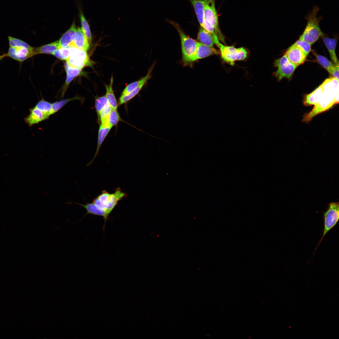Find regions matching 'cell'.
I'll return each instance as SVG.
<instances>
[{
    "instance_id": "obj_1",
    "label": "cell",
    "mask_w": 339,
    "mask_h": 339,
    "mask_svg": "<svg viewBox=\"0 0 339 339\" xmlns=\"http://www.w3.org/2000/svg\"><path fill=\"white\" fill-rule=\"evenodd\" d=\"M339 81L334 78L326 80L321 85L323 91L318 102L309 112L304 114L303 122L307 123L315 116L331 108L339 102Z\"/></svg>"
},
{
    "instance_id": "obj_21",
    "label": "cell",
    "mask_w": 339,
    "mask_h": 339,
    "mask_svg": "<svg viewBox=\"0 0 339 339\" xmlns=\"http://www.w3.org/2000/svg\"><path fill=\"white\" fill-rule=\"evenodd\" d=\"M322 91L321 85L311 93L305 95L303 100L304 105L306 106L315 105L318 102Z\"/></svg>"
},
{
    "instance_id": "obj_4",
    "label": "cell",
    "mask_w": 339,
    "mask_h": 339,
    "mask_svg": "<svg viewBox=\"0 0 339 339\" xmlns=\"http://www.w3.org/2000/svg\"><path fill=\"white\" fill-rule=\"evenodd\" d=\"M169 22L175 28L179 35L183 61L186 64L189 63L195 53L198 42L186 35L178 24L170 21Z\"/></svg>"
},
{
    "instance_id": "obj_26",
    "label": "cell",
    "mask_w": 339,
    "mask_h": 339,
    "mask_svg": "<svg viewBox=\"0 0 339 339\" xmlns=\"http://www.w3.org/2000/svg\"><path fill=\"white\" fill-rule=\"evenodd\" d=\"M314 54L319 63L331 75L336 65L325 57L315 53Z\"/></svg>"
},
{
    "instance_id": "obj_13",
    "label": "cell",
    "mask_w": 339,
    "mask_h": 339,
    "mask_svg": "<svg viewBox=\"0 0 339 339\" xmlns=\"http://www.w3.org/2000/svg\"><path fill=\"white\" fill-rule=\"evenodd\" d=\"M126 196V193L122 192L120 188H116L115 192L111 194L105 205L104 210L110 214L117 205L118 202Z\"/></svg>"
},
{
    "instance_id": "obj_28",
    "label": "cell",
    "mask_w": 339,
    "mask_h": 339,
    "mask_svg": "<svg viewBox=\"0 0 339 339\" xmlns=\"http://www.w3.org/2000/svg\"><path fill=\"white\" fill-rule=\"evenodd\" d=\"M79 13L81 28L90 43L92 41V36L89 24L82 12L80 11Z\"/></svg>"
},
{
    "instance_id": "obj_20",
    "label": "cell",
    "mask_w": 339,
    "mask_h": 339,
    "mask_svg": "<svg viewBox=\"0 0 339 339\" xmlns=\"http://www.w3.org/2000/svg\"><path fill=\"white\" fill-rule=\"evenodd\" d=\"M324 43L329 51L331 58L336 65H339V61L335 52L337 40L335 38L330 39L327 37H322Z\"/></svg>"
},
{
    "instance_id": "obj_31",
    "label": "cell",
    "mask_w": 339,
    "mask_h": 339,
    "mask_svg": "<svg viewBox=\"0 0 339 339\" xmlns=\"http://www.w3.org/2000/svg\"><path fill=\"white\" fill-rule=\"evenodd\" d=\"M144 85V84H141L126 95L121 96L119 99V105L124 104L134 97L139 93Z\"/></svg>"
},
{
    "instance_id": "obj_14",
    "label": "cell",
    "mask_w": 339,
    "mask_h": 339,
    "mask_svg": "<svg viewBox=\"0 0 339 339\" xmlns=\"http://www.w3.org/2000/svg\"><path fill=\"white\" fill-rule=\"evenodd\" d=\"M29 110L30 114L24 118V120L30 127L48 119L42 111L35 107L30 108Z\"/></svg>"
},
{
    "instance_id": "obj_9",
    "label": "cell",
    "mask_w": 339,
    "mask_h": 339,
    "mask_svg": "<svg viewBox=\"0 0 339 339\" xmlns=\"http://www.w3.org/2000/svg\"><path fill=\"white\" fill-rule=\"evenodd\" d=\"M70 47L71 54L66 60V62L71 67L82 69L86 66L92 65V62L90 60L86 51L74 47Z\"/></svg>"
},
{
    "instance_id": "obj_6",
    "label": "cell",
    "mask_w": 339,
    "mask_h": 339,
    "mask_svg": "<svg viewBox=\"0 0 339 339\" xmlns=\"http://www.w3.org/2000/svg\"><path fill=\"white\" fill-rule=\"evenodd\" d=\"M217 46L223 61L231 65H234L236 61L245 60L248 56L247 51L243 47L236 48L233 46L223 45L220 42Z\"/></svg>"
},
{
    "instance_id": "obj_17",
    "label": "cell",
    "mask_w": 339,
    "mask_h": 339,
    "mask_svg": "<svg viewBox=\"0 0 339 339\" xmlns=\"http://www.w3.org/2000/svg\"><path fill=\"white\" fill-rule=\"evenodd\" d=\"M76 30L75 20H74L70 28L59 40V48L69 47L73 40Z\"/></svg>"
},
{
    "instance_id": "obj_11",
    "label": "cell",
    "mask_w": 339,
    "mask_h": 339,
    "mask_svg": "<svg viewBox=\"0 0 339 339\" xmlns=\"http://www.w3.org/2000/svg\"><path fill=\"white\" fill-rule=\"evenodd\" d=\"M218 53L219 52L213 47H210L198 42L196 51L191 59L190 63Z\"/></svg>"
},
{
    "instance_id": "obj_33",
    "label": "cell",
    "mask_w": 339,
    "mask_h": 339,
    "mask_svg": "<svg viewBox=\"0 0 339 339\" xmlns=\"http://www.w3.org/2000/svg\"><path fill=\"white\" fill-rule=\"evenodd\" d=\"M300 49L307 56L311 50V45L308 42L299 39L293 44Z\"/></svg>"
},
{
    "instance_id": "obj_27",
    "label": "cell",
    "mask_w": 339,
    "mask_h": 339,
    "mask_svg": "<svg viewBox=\"0 0 339 339\" xmlns=\"http://www.w3.org/2000/svg\"><path fill=\"white\" fill-rule=\"evenodd\" d=\"M111 109V107L108 103L100 113L98 120H100L101 123L100 125L103 127H110L109 123V119Z\"/></svg>"
},
{
    "instance_id": "obj_35",
    "label": "cell",
    "mask_w": 339,
    "mask_h": 339,
    "mask_svg": "<svg viewBox=\"0 0 339 339\" xmlns=\"http://www.w3.org/2000/svg\"><path fill=\"white\" fill-rule=\"evenodd\" d=\"M64 66L67 75L75 78L78 76L81 71V69H77L71 67L67 62L64 63Z\"/></svg>"
},
{
    "instance_id": "obj_8",
    "label": "cell",
    "mask_w": 339,
    "mask_h": 339,
    "mask_svg": "<svg viewBox=\"0 0 339 339\" xmlns=\"http://www.w3.org/2000/svg\"><path fill=\"white\" fill-rule=\"evenodd\" d=\"M274 66L277 68L274 75L279 81L284 78L290 79L297 67L292 63L285 55L275 60Z\"/></svg>"
},
{
    "instance_id": "obj_16",
    "label": "cell",
    "mask_w": 339,
    "mask_h": 339,
    "mask_svg": "<svg viewBox=\"0 0 339 339\" xmlns=\"http://www.w3.org/2000/svg\"><path fill=\"white\" fill-rule=\"evenodd\" d=\"M197 39L199 42L211 47H213L215 44L217 45L219 42L218 38H215L212 34L202 27L199 30Z\"/></svg>"
},
{
    "instance_id": "obj_32",
    "label": "cell",
    "mask_w": 339,
    "mask_h": 339,
    "mask_svg": "<svg viewBox=\"0 0 339 339\" xmlns=\"http://www.w3.org/2000/svg\"><path fill=\"white\" fill-rule=\"evenodd\" d=\"M108 103V101L105 96L99 97L96 99L95 106L98 119L101 111Z\"/></svg>"
},
{
    "instance_id": "obj_10",
    "label": "cell",
    "mask_w": 339,
    "mask_h": 339,
    "mask_svg": "<svg viewBox=\"0 0 339 339\" xmlns=\"http://www.w3.org/2000/svg\"><path fill=\"white\" fill-rule=\"evenodd\" d=\"M285 55L292 63L297 67L304 62L307 56L293 44L288 49Z\"/></svg>"
},
{
    "instance_id": "obj_3",
    "label": "cell",
    "mask_w": 339,
    "mask_h": 339,
    "mask_svg": "<svg viewBox=\"0 0 339 339\" xmlns=\"http://www.w3.org/2000/svg\"><path fill=\"white\" fill-rule=\"evenodd\" d=\"M202 27L212 34L214 37H218L219 40L225 43L224 37L219 27L215 0L207 4L205 7Z\"/></svg>"
},
{
    "instance_id": "obj_22",
    "label": "cell",
    "mask_w": 339,
    "mask_h": 339,
    "mask_svg": "<svg viewBox=\"0 0 339 339\" xmlns=\"http://www.w3.org/2000/svg\"><path fill=\"white\" fill-rule=\"evenodd\" d=\"M111 128V127L110 126L103 127L101 125H100L98 132L96 151L92 159L87 164V166H89L90 165L98 155L100 147Z\"/></svg>"
},
{
    "instance_id": "obj_18",
    "label": "cell",
    "mask_w": 339,
    "mask_h": 339,
    "mask_svg": "<svg viewBox=\"0 0 339 339\" xmlns=\"http://www.w3.org/2000/svg\"><path fill=\"white\" fill-rule=\"evenodd\" d=\"M84 207L86 210L87 212L84 217L89 214L102 216L105 222L108 218L109 214L104 210L99 208L93 203L87 202L86 204H83L81 203L74 202Z\"/></svg>"
},
{
    "instance_id": "obj_19",
    "label": "cell",
    "mask_w": 339,
    "mask_h": 339,
    "mask_svg": "<svg viewBox=\"0 0 339 339\" xmlns=\"http://www.w3.org/2000/svg\"><path fill=\"white\" fill-rule=\"evenodd\" d=\"M154 65H152L149 68L146 75L141 79L131 83L128 85L122 92L121 96L126 95L134 90L137 87L142 84H145L147 81L149 80L151 76V73Z\"/></svg>"
},
{
    "instance_id": "obj_5",
    "label": "cell",
    "mask_w": 339,
    "mask_h": 339,
    "mask_svg": "<svg viewBox=\"0 0 339 339\" xmlns=\"http://www.w3.org/2000/svg\"><path fill=\"white\" fill-rule=\"evenodd\" d=\"M324 228L322 235L315 253L317 250L323 238L327 233L337 224L339 219V206L338 202L330 203L327 210L323 213Z\"/></svg>"
},
{
    "instance_id": "obj_12",
    "label": "cell",
    "mask_w": 339,
    "mask_h": 339,
    "mask_svg": "<svg viewBox=\"0 0 339 339\" xmlns=\"http://www.w3.org/2000/svg\"><path fill=\"white\" fill-rule=\"evenodd\" d=\"M89 43L81 28L78 27L69 47H74L87 51L89 47Z\"/></svg>"
},
{
    "instance_id": "obj_23",
    "label": "cell",
    "mask_w": 339,
    "mask_h": 339,
    "mask_svg": "<svg viewBox=\"0 0 339 339\" xmlns=\"http://www.w3.org/2000/svg\"><path fill=\"white\" fill-rule=\"evenodd\" d=\"M59 48V40L44 46L34 48V55L39 54H53L54 52Z\"/></svg>"
},
{
    "instance_id": "obj_24",
    "label": "cell",
    "mask_w": 339,
    "mask_h": 339,
    "mask_svg": "<svg viewBox=\"0 0 339 339\" xmlns=\"http://www.w3.org/2000/svg\"><path fill=\"white\" fill-rule=\"evenodd\" d=\"M113 77L112 75L109 84L106 86V92L105 96L108 103L112 109H117L118 105L113 89Z\"/></svg>"
},
{
    "instance_id": "obj_34",
    "label": "cell",
    "mask_w": 339,
    "mask_h": 339,
    "mask_svg": "<svg viewBox=\"0 0 339 339\" xmlns=\"http://www.w3.org/2000/svg\"><path fill=\"white\" fill-rule=\"evenodd\" d=\"M120 120V117L117 109H112L109 119L110 126L112 127L116 125Z\"/></svg>"
},
{
    "instance_id": "obj_15",
    "label": "cell",
    "mask_w": 339,
    "mask_h": 339,
    "mask_svg": "<svg viewBox=\"0 0 339 339\" xmlns=\"http://www.w3.org/2000/svg\"><path fill=\"white\" fill-rule=\"evenodd\" d=\"M192 5L198 22L201 27H202L203 23L204 13L205 7L207 4L213 0H188Z\"/></svg>"
},
{
    "instance_id": "obj_2",
    "label": "cell",
    "mask_w": 339,
    "mask_h": 339,
    "mask_svg": "<svg viewBox=\"0 0 339 339\" xmlns=\"http://www.w3.org/2000/svg\"><path fill=\"white\" fill-rule=\"evenodd\" d=\"M320 8L318 6H313L311 11H309L304 17L307 21L305 28L299 39L305 41L311 45L314 43L324 34L321 30L319 25L322 20L321 15L317 17V14Z\"/></svg>"
},
{
    "instance_id": "obj_36",
    "label": "cell",
    "mask_w": 339,
    "mask_h": 339,
    "mask_svg": "<svg viewBox=\"0 0 339 339\" xmlns=\"http://www.w3.org/2000/svg\"><path fill=\"white\" fill-rule=\"evenodd\" d=\"M331 75L333 78L339 81V65H336L335 68L332 71Z\"/></svg>"
},
{
    "instance_id": "obj_7",
    "label": "cell",
    "mask_w": 339,
    "mask_h": 339,
    "mask_svg": "<svg viewBox=\"0 0 339 339\" xmlns=\"http://www.w3.org/2000/svg\"><path fill=\"white\" fill-rule=\"evenodd\" d=\"M34 48L30 45L16 46H9L8 52L0 56V61L6 57H9L22 63L28 58L35 56Z\"/></svg>"
},
{
    "instance_id": "obj_30",
    "label": "cell",
    "mask_w": 339,
    "mask_h": 339,
    "mask_svg": "<svg viewBox=\"0 0 339 339\" xmlns=\"http://www.w3.org/2000/svg\"><path fill=\"white\" fill-rule=\"evenodd\" d=\"M71 52L70 47L59 48L53 54L56 57L62 60H67L70 56Z\"/></svg>"
},
{
    "instance_id": "obj_29",
    "label": "cell",
    "mask_w": 339,
    "mask_h": 339,
    "mask_svg": "<svg viewBox=\"0 0 339 339\" xmlns=\"http://www.w3.org/2000/svg\"><path fill=\"white\" fill-rule=\"evenodd\" d=\"M52 104L43 99H42L36 104L35 107L42 111L48 119L50 116V113L51 109Z\"/></svg>"
},
{
    "instance_id": "obj_25",
    "label": "cell",
    "mask_w": 339,
    "mask_h": 339,
    "mask_svg": "<svg viewBox=\"0 0 339 339\" xmlns=\"http://www.w3.org/2000/svg\"><path fill=\"white\" fill-rule=\"evenodd\" d=\"M81 99L80 97L76 96L72 98L62 100L53 103L52 104V107L50 116L56 113L68 102L74 100H81Z\"/></svg>"
}]
</instances>
